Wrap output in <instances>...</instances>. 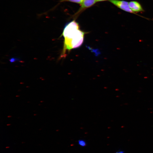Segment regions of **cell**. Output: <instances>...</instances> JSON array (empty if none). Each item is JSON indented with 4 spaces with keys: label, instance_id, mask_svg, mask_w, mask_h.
I'll list each match as a JSON object with an SVG mask.
<instances>
[{
    "label": "cell",
    "instance_id": "6da1fadb",
    "mask_svg": "<svg viewBox=\"0 0 153 153\" xmlns=\"http://www.w3.org/2000/svg\"><path fill=\"white\" fill-rule=\"evenodd\" d=\"M85 33L80 30L78 23L75 20L67 23L62 33L64 40L61 57H65L67 51L80 47L84 42Z\"/></svg>",
    "mask_w": 153,
    "mask_h": 153
},
{
    "label": "cell",
    "instance_id": "7a4b0ae2",
    "mask_svg": "<svg viewBox=\"0 0 153 153\" xmlns=\"http://www.w3.org/2000/svg\"><path fill=\"white\" fill-rule=\"evenodd\" d=\"M110 2L120 9L128 12L134 13L129 7V2L127 1L119 0H108Z\"/></svg>",
    "mask_w": 153,
    "mask_h": 153
},
{
    "label": "cell",
    "instance_id": "3957f363",
    "mask_svg": "<svg viewBox=\"0 0 153 153\" xmlns=\"http://www.w3.org/2000/svg\"><path fill=\"white\" fill-rule=\"evenodd\" d=\"M96 2V0H84L79 9L75 14L77 15L81 12L84 10L91 7Z\"/></svg>",
    "mask_w": 153,
    "mask_h": 153
},
{
    "label": "cell",
    "instance_id": "277c9868",
    "mask_svg": "<svg viewBox=\"0 0 153 153\" xmlns=\"http://www.w3.org/2000/svg\"><path fill=\"white\" fill-rule=\"evenodd\" d=\"M129 4L130 8L134 12L144 11V10L141 4L137 1H130L129 2Z\"/></svg>",
    "mask_w": 153,
    "mask_h": 153
},
{
    "label": "cell",
    "instance_id": "5b68a950",
    "mask_svg": "<svg viewBox=\"0 0 153 153\" xmlns=\"http://www.w3.org/2000/svg\"><path fill=\"white\" fill-rule=\"evenodd\" d=\"M84 0H61V2L64 1H69L71 2L76 3L81 5L83 2Z\"/></svg>",
    "mask_w": 153,
    "mask_h": 153
},
{
    "label": "cell",
    "instance_id": "8992f818",
    "mask_svg": "<svg viewBox=\"0 0 153 153\" xmlns=\"http://www.w3.org/2000/svg\"><path fill=\"white\" fill-rule=\"evenodd\" d=\"M78 143L79 144L82 146H84L86 145V143L83 140H79L78 141Z\"/></svg>",
    "mask_w": 153,
    "mask_h": 153
},
{
    "label": "cell",
    "instance_id": "52a82bcc",
    "mask_svg": "<svg viewBox=\"0 0 153 153\" xmlns=\"http://www.w3.org/2000/svg\"><path fill=\"white\" fill-rule=\"evenodd\" d=\"M124 152L123 150H120L117 152L116 153H124Z\"/></svg>",
    "mask_w": 153,
    "mask_h": 153
},
{
    "label": "cell",
    "instance_id": "ba28073f",
    "mask_svg": "<svg viewBox=\"0 0 153 153\" xmlns=\"http://www.w3.org/2000/svg\"><path fill=\"white\" fill-rule=\"evenodd\" d=\"M108 0H96L97 2L106 1Z\"/></svg>",
    "mask_w": 153,
    "mask_h": 153
},
{
    "label": "cell",
    "instance_id": "9c48e42d",
    "mask_svg": "<svg viewBox=\"0 0 153 153\" xmlns=\"http://www.w3.org/2000/svg\"></svg>",
    "mask_w": 153,
    "mask_h": 153
}]
</instances>
